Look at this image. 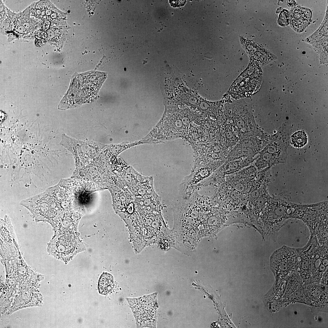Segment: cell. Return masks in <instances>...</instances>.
I'll list each match as a JSON object with an SVG mask.
<instances>
[{
  "label": "cell",
  "instance_id": "9",
  "mask_svg": "<svg viewBox=\"0 0 328 328\" xmlns=\"http://www.w3.org/2000/svg\"><path fill=\"white\" fill-rule=\"evenodd\" d=\"M82 209L63 212L57 216L50 224L54 232V236L73 234L81 218Z\"/></svg>",
  "mask_w": 328,
  "mask_h": 328
},
{
  "label": "cell",
  "instance_id": "16",
  "mask_svg": "<svg viewBox=\"0 0 328 328\" xmlns=\"http://www.w3.org/2000/svg\"><path fill=\"white\" fill-rule=\"evenodd\" d=\"M148 144L147 141L142 139L134 142H125L118 144L105 145L102 153L105 159L108 161L113 156H117L120 153L132 147L137 145Z\"/></svg>",
  "mask_w": 328,
  "mask_h": 328
},
{
  "label": "cell",
  "instance_id": "13",
  "mask_svg": "<svg viewBox=\"0 0 328 328\" xmlns=\"http://www.w3.org/2000/svg\"><path fill=\"white\" fill-rule=\"evenodd\" d=\"M108 189L112 196L113 208L118 214L129 203L134 201L135 197L127 190L114 185L109 186Z\"/></svg>",
  "mask_w": 328,
  "mask_h": 328
},
{
  "label": "cell",
  "instance_id": "17",
  "mask_svg": "<svg viewBox=\"0 0 328 328\" xmlns=\"http://www.w3.org/2000/svg\"><path fill=\"white\" fill-rule=\"evenodd\" d=\"M153 178L147 176L144 180L138 183L131 193L135 197H139L153 193L155 191L153 187Z\"/></svg>",
  "mask_w": 328,
  "mask_h": 328
},
{
  "label": "cell",
  "instance_id": "11",
  "mask_svg": "<svg viewBox=\"0 0 328 328\" xmlns=\"http://www.w3.org/2000/svg\"><path fill=\"white\" fill-rule=\"evenodd\" d=\"M0 255L4 256L19 250L13 226L10 224L0 227Z\"/></svg>",
  "mask_w": 328,
  "mask_h": 328
},
{
  "label": "cell",
  "instance_id": "2",
  "mask_svg": "<svg viewBox=\"0 0 328 328\" xmlns=\"http://www.w3.org/2000/svg\"><path fill=\"white\" fill-rule=\"evenodd\" d=\"M299 205L272 197L263 211L262 215L264 222L271 232L278 233L286 220L295 219Z\"/></svg>",
  "mask_w": 328,
  "mask_h": 328
},
{
  "label": "cell",
  "instance_id": "12",
  "mask_svg": "<svg viewBox=\"0 0 328 328\" xmlns=\"http://www.w3.org/2000/svg\"><path fill=\"white\" fill-rule=\"evenodd\" d=\"M117 177L116 186L127 190L131 193L138 183L147 177L141 175L132 166H129Z\"/></svg>",
  "mask_w": 328,
  "mask_h": 328
},
{
  "label": "cell",
  "instance_id": "20",
  "mask_svg": "<svg viewBox=\"0 0 328 328\" xmlns=\"http://www.w3.org/2000/svg\"><path fill=\"white\" fill-rule=\"evenodd\" d=\"M289 12L286 10H283L279 15L278 21V24L282 26L288 25L289 23Z\"/></svg>",
  "mask_w": 328,
  "mask_h": 328
},
{
  "label": "cell",
  "instance_id": "21",
  "mask_svg": "<svg viewBox=\"0 0 328 328\" xmlns=\"http://www.w3.org/2000/svg\"><path fill=\"white\" fill-rule=\"evenodd\" d=\"M186 2V1L184 0L169 1L171 5L173 7L183 6L185 4Z\"/></svg>",
  "mask_w": 328,
  "mask_h": 328
},
{
  "label": "cell",
  "instance_id": "7",
  "mask_svg": "<svg viewBox=\"0 0 328 328\" xmlns=\"http://www.w3.org/2000/svg\"><path fill=\"white\" fill-rule=\"evenodd\" d=\"M301 248L283 246L275 251L271 258L276 273L281 275L296 269L299 263Z\"/></svg>",
  "mask_w": 328,
  "mask_h": 328
},
{
  "label": "cell",
  "instance_id": "10",
  "mask_svg": "<svg viewBox=\"0 0 328 328\" xmlns=\"http://www.w3.org/2000/svg\"><path fill=\"white\" fill-rule=\"evenodd\" d=\"M258 140L256 135L241 140L229 153L227 162L236 159H254L258 151Z\"/></svg>",
  "mask_w": 328,
  "mask_h": 328
},
{
  "label": "cell",
  "instance_id": "8",
  "mask_svg": "<svg viewBox=\"0 0 328 328\" xmlns=\"http://www.w3.org/2000/svg\"><path fill=\"white\" fill-rule=\"evenodd\" d=\"M214 165H207L192 170L191 173L185 177L179 186V193L182 199L186 200L197 191V187L208 178L218 167Z\"/></svg>",
  "mask_w": 328,
  "mask_h": 328
},
{
  "label": "cell",
  "instance_id": "19",
  "mask_svg": "<svg viewBox=\"0 0 328 328\" xmlns=\"http://www.w3.org/2000/svg\"><path fill=\"white\" fill-rule=\"evenodd\" d=\"M292 141L296 147H302L307 143V138L306 133L302 131L295 133L292 136Z\"/></svg>",
  "mask_w": 328,
  "mask_h": 328
},
{
  "label": "cell",
  "instance_id": "4",
  "mask_svg": "<svg viewBox=\"0 0 328 328\" xmlns=\"http://www.w3.org/2000/svg\"><path fill=\"white\" fill-rule=\"evenodd\" d=\"M60 144L73 155L76 168L86 166L101 154L105 145L76 140L63 134Z\"/></svg>",
  "mask_w": 328,
  "mask_h": 328
},
{
  "label": "cell",
  "instance_id": "14",
  "mask_svg": "<svg viewBox=\"0 0 328 328\" xmlns=\"http://www.w3.org/2000/svg\"><path fill=\"white\" fill-rule=\"evenodd\" d=\"M135 209L140 212H160L162 207L161 198L155 192L139 197H135Z\"/></svg>",
  "mask_w": 328,
  "mask_h": 328
},
{
  "label": "cell",
  "instance_id": "24",
  "mask_svg": "<svg viewBox=\"0 0 328 328\" xmlns=\"http://www.w3.org/2000/svg\"><path fill=\"white\" fill-rule=\"evenodd\" d=\"M50 24V22L48 21L44 22L42 25L43 30L44 31L47 30L49 28Z\"/></svg>",
  "mask_w": 328,
  "mask_h": 328
},
{
  "label": "cell",
  "instance_id": "6",
  "mask_svg": "<svg viewBox=\"0 0 328 328\" xmlns=\"http://www.w3.org/2000/svg\"><path fill=\"white\" fill-rule=\"evenodd\" d=\"M247 70L234 83L230 93L234 97L240 98L251 95L259 88L261 82L260 70Z\"/></svg>",
  "mask_w": 328,
  "mask_h": 328
},
{
  "label": "cell",
  "instance_id": "5",
  "mask_svg": "<svg viewBox=\"0 0 328 328\" xmlns=\"http://www.w3.org/2000/svg\"><path fill=\"white\" fill-rule=\"evenodd\" d=\"M78 242L74 234L54 236L48 243L47 252L55 258L67 262L77 251Z\"/></svg>",
  "mask_w": 328,
  "mask_h": 328
},
{
  "label": "cell",
  "instance_id": "15",
  "mask_svg": "<svg viewBox=\"0 0 328 328\" xmlns=\"http://www.w3.org/2000/svg\"><path fill=\"white\" fill-rule=\"evenodd\" d=\"M312 12L309 9L299 8L292 12L290 23L292 28L297 32L303 31L307 27L311 20Z\"/></svg>",
  "mask_w": 328,
  "mask_h": 328
},
{
  "label": "cell",
  "instance_id": "18",
  "mask_svg": "<svg viewBox=\"0 0 328 328\" xmlns=\"http://www.w3.org/2000/svg\"><path fill=\"white\" fill-rule=\"evenodd\" d=\"M114 286V282L113 276L107 273H103L98 282L99 292L103 295H107L111 291Z\"/></svg>",
  "mask_w": 328,
  "mask_h": 328
},
{
  "label": "cell",
  "instance_id": "1",
  "mask_svg": "<svg viewBox=\"0 0 328 328\" xmlns=\"http://www.w3.org/2000/svg\"><path fill=\"white\" fill-rule=\"evenodd\" d=\"M223 124L232 128L240 140L257 134V126L250 106L243 100L225 105Z\"/></svg>",
  "mask_w": 328,
  "mask_h": 328
},
{
  "label": "cell",
  "instance_id": "23",
  "mask_svg": "<svg viewBox=\"0 0 328 328\" xmlns=\"http://www.w3.org/2000/svg\"><path fill=\"white\" fill-rule=\"evenodd\" d=\"M46 42L44 39H36L35 41V43L36 46H41Z\"/></svg>",
  "mask_w": 328,
  "mask_h": 328
},
{
  "label": "cell",
  "instance_id": "3",
  "mask_svg": "<svg viewBox=\"0 0 328 328\" xmlns=\"http://www.w3.org/2000/svg\"><path fill=\"white\" fill-rule=\"evenodd\" d=\"M328 202L326 200L311 204H301L296 219L308 227L310 236L328 230Z\"/></svg>",
  "mask_w": 328,
  "mask_h": 328
},
{
  "label": "cell",
  "instance_id": "22",
  "mask_svg": "<svg viewBox=\"0 0 328 328\" xmlns=\"http://www.w3.org/2000/svg\"><path fill=\"white\" fill-rule=\"evenodd\" d=\"M46 34L44 31H40L37 33L36 37L38 39L39 38L44 39L46 37Z\"/></svg>",
  "mask_w": 328,
  "mask_h": 328
}]
</instances>
